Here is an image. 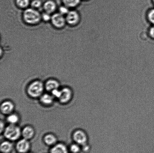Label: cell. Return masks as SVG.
<instances>
[{
	"instance_id": "cell-1",
	"label": "cell",
	"mask_w": 154,
	"mask_h": 153,
	"mask_svg": "<svg viewBox=\"0 0 154 153\" xmlns=\"http://www.w3.org/2000/svg\"><path fill=\"white\" fill-rule=\"evenodd\" d=\"M45 89V85L43 82L40 81H35L28 85L27 92L32 98H40L43 94Z\"/></svg>"
},
{
	"instance_id": "cell-2",
	"label": "cell",
	"mask_w": 154,
	"mask_h": 153,
	"mask_svg": "<svg viewBox=\"0 0 154 153\" xmlns=\"http://www.w3.org/2000/svg\"><path fill=\"white\" fill-rule=\"evenodd\" d=\"M3 133L8 140L14 141L18 140L22 136V130L17 125L10 124L5 127Z\"/></svg>"
},
{
	"instance_id": "cell-3",
	"label": "cell",
	"mask_w": 154,
	"mask_h": 153,
	"mask_svg": "<svg viewBox=\"0 0 154 153\" xmlns=\"http://www.w3.org/2000/svg\"><path fill=\"white\" fill-rule=\"evenodd\" d=\"M24 19L28 24L34 25L38 23L41 19L40 13L34 9H28L23 13Z\"/></svg>"
},
{
	"instance_id": "cell-4",
	"label": "cell",
	"mask_w": 154,
	"mask_h": 153,
	"mask_svg": "<svg viewBox=\"0 0 154 153\" xmlns=\"http://www.w3.org/2000/svg\"><path fill=\"white\" fill-rule=\"evenodd\" d=\"M73 140L76 143L79 145H84L87 144L88 137L85 132L83 130H78L75 131L73 134Z\"/></svg>"
},
{
	"instance_id": "cell-5",
	"label": "cell",
	"mask_w": 154,
	"mask_h": 153,
	"mask_svg": "<svg viewBox=\"0 0 154 153\" xmlns=\"http://www.w3.org/2000/svg\"><path fill=\"white\" fill-rule=\"evenodd\" d=\"M73 94L70 88L67 87L63 88L61 90V95L58 100L62 104H67L71 100Z\"/></svg>"
},
{
	"instance_id": "cell-6",
	"label": "cell",
	"mask_w": 154,
	"mask_h": 153,
	"mask_svg": "<svg viewBox=\"0 0 154 153\" xmlns=\"http://www.w3.org/2000/svg\"><path fill=\"white\" fill-rule=\"evenodd\" d=\"M14 104L11 101L7 100L3 102L1 106V112L4 115H9L13 113L14 110Z\"/></svg>"
},
{
	"instance_id": "cell-7",
	"label": "cell",
	"mask_w": 154,
	"mask_h": 153,
	"mask_svg": "<svg viewBox=\"0 0 154 153\" xmlns=\"http://www.w3.org/2000/svg\"><path fill=\"white\" fill-rule=\"evenodd\" d=\"M30 148V144L29 140L24 138L20 139L16 144V149L19 153H26Z\"/></svg>"
},
{
	"instance_id": "cell-8",
	"label": "cell",
	"mask_w": 154,
	"mask_h": 153,
	"mask_svg": "<svg viewBox=\"0 0 154 153\" xmlns=\"http://www.w3.org/2000/svg\"><path fill=\"white\" fill-rule=\"evenodd\" d=\"M51 19L53 25L57 28H62L65 24V19L61 13H55L52 16Z\"/></svg>"
},
{
	"instance_id": "cell-9",
	"label": "cell",
	"mask_w": 154,
	"mask_h": 153,
	"mask_svg": "<svg viewBox=\"0 0 154 153\" xmlns=\"http://www.w3.org/2000/svg\"><path fill=\"white\" fill-rule=\"evenodd\" d=\"M35 134L34 129L31 126L28 125L24 127L22 130V136L23 138L29 140L34 137Z\"/></svg>"
},
{
	"instance_id": "cell-10",
	"label": "cell",
	"mask_w": 154,
	"mask_h": 153,
	"mask_svg": "<svg viewBox=\"0 0 154 153\" xmlns=\"http://www.w3.org/2000/svg\"><path fill=\"white\" fill-rule=\"evenodd\" d=\"M60 84L58 81L51 79L47 81L45 84V89L51 93L54 90L59 89Z\"/></svg>"
},
{
	"instance_id": "cell-11",
	"label": "cell",
	"mask_w": 154,
	"mask_h": 153,
	"mask_svg": "<svg viewBox=\"0 0 154 153\" xmlns=\"http://www.w3.org/2000/svg\"><path fill=\"white\" fill-rule=\"evenodd\" d=\"M54 97L52 94L48 93L43 94L40 97L41 103L43 105L51 106L54 102Z\"/></svg>"
},
{
	"instance_id": "cell-12",
	"label": "cell",
	"mask_w": 154,
	"mask_h": 153,
	"mask_svg": "<svg viewBox=\"0 0 154 153\" xmlns=\"http://www.w3.org/2000/svg\"><path fill=\"white\" fill-rule=\"evenodd\" d=\"M66 19L68 23L70 25H75L79 20V16L76 11H71L67 13Z\"/></svg>"
},
{
	"instance_id": "cell-13",
	"label": "cell",
	"mask_w": 154,
	"mask_h": 153,
	"mask_svg": "<svg viewBox=\"0 0 154 153\" xmlns=\"http://www.w3.org/2000/svg\"><path fill=\"white\" fill-rule=\"evenodd\" d=\"M51 153H68L67 148L64 144H56L51 149Z\"/></svg>"
},
{
	"instance_id": "cell-14",
	"label": "cell",
	"mask_w": 154,
	"mask_h": 153,
	"mask_svg": "<svg viewBox=\"0 0 154 153\" xmlns=\"http://www.w3.org/2000/svg\"><path fill=\"white\" fill-rule=\"evenodd\" d=\"M44 141L46 145L48 146H54L56 144L57 139L56 136L52 134H48L44 137Z\"/></svg>"
},
{
	"instance_id": "cell-15",
	"label": "cell",
	"mask_w": 154,
	"mask_h": 153,
	"mask_svg": "<svg viewBox=\"0 0 154 153\" xmlns=\"http://www.w3.org/2000/svg\"><path fill=\"white\" fill-rule=\"evenodd\" d=\"M13 145L11 142L8 141H5L1 144V150L3 153H9L13 149Z\"/></svg>"
},
{
	"instance_id": "cell-16",
	"label": "cell",
	"mask_w": 154,
	"mask_h": 153,
	"mask_svg": "<svg viewBox=\"0 0 154 153\" xmlns=\"http://www.w3.org/2000/svg\"><path fill=\"white\" fill-rule=\"evenodd\" d=\"M56 5L55 3L52 1H47L45 3L44 5V8L46 13H51L55 11Z\"/></svg>"
},
{
	"instance_id": "cell-17",
	"label": "cell",
	"mask_w": 154,
	"mask_h": 153,
	"mask_svg": "<svg viewBox=\"0 0 154 153\" xmlns=\"http://www.w3.org/2000/svg\"><path fill=\"white\" fill-rule=\"evenodd\" d=\"M19 117L16 113H12L8 115L7 121L10 124L12 125H16L19 122Z\"/></svg>"
},
{
	"instance_id": "cell-18",
	"label": "cell",
	"mask_w": 154,
	"mask_h": 153,
	"mask_svg": "<svg viewBox=\"0 0 154 153\" xmlns=\"http://www.w3.org/2000/svg\"><path fill=\"white\" fill-rule=\"evenodd\" d=\"M63 1L66 7H72L78 5L80 0H63Z\"/></svg>"
},
{
	"instance_id": "cell-19",
	"label": "cell",
	"mask_w": 154,
	"mask_h": 153,
	"mask_svg": "<svg viewBox=\"0 0 154 153\" xmlns=\"http://www.w3.org/2000/svg\"><path fill=\"white\" fill-rule=\"evenodd\" d=\"M17 4L20 7L25 8L28 6L29 4V0H17Z\"/></svg>"
},
{
	"instance_id": "cell-20",
	"label": "cell",
	"mask_w": 154,
	"mask_h": 153,
	"mask_svg": "<svg viewBox=\"0 0 154 153\" xmlns=\"http://www.w3.org/2000/svg\"><path fill=\"white\" fill-rule=\"evenodd\" d=\"M70 149L71 151L73 153H78L80 152L81 148H80L79 145L76 143L71 145Z\"/></svg>"
},
{
	"instance_id": "cell-21",
	"label": "cell",
	"mask_w": 154,
	"mask_h": 153,
	"mask_svg": "<svg viewBox=\"0 0 154 153\" xmlns=\"http://www.w3.org/2000/svg\"><path fill=\"white\" fill-rule=\"evenodd\" d=\"M42 5V2L40 0H34L31 3V6L33 8H38Z\"/></svg>"
},
{
	"instance_id": "cell-22",
	"label": "cell",
	"mask_w": 154,
	"mask_h": 153,
	"mask_svg": "<svg viewBox=\"0 0 154 153\" xmlns=\"http://www.w3.org/2000/svg\"><path fill=\"white\" fill-rule=\"evenodd\" d=\"M51 94L55 98H57L58 99L60 95H61V90L59 89H56L51 92Z\"/></svg>"
},
{
	"instance_id": "cell-23",
	"label": "cell",
	"mask_w": 154,
	"mask_h": 153,
	"mask_svg": "<svg viewBox=\"0 0 154 153\" xmlns=\"http://www.w3.org/2000/svg\"><path fill=\"white\" fill-rule=\"evenodd\" d=\"M60 13L61 14H66V13L67 14L69 13L68 9L67 8V7H62L60 8Z\"/></svg>"
},
{
	"instance_id": "cell-24",
	"label": "cell",
	"mask_w": 154,
	"mask_h": 153,
	"mask_svg": "<svg viewBox=\"0 0 154 153\" xmlns=\"http://www.w3.org/2000/svg\"><path fill=\"white\" fill-rule=\"evenodd\" d=\"M149 18L150 22L154 24V10H151L149 13Z\"/></svg>"
},
{
	"instance_id": "cell-25",
	"label": "cell",
	"mask_w": 154,
	"mask_h": 153,
	"mask_svg": "<svg viewBox=\"0 0 154 153\" xmlns=\"http://www.w3.org/2000/svg\"><path fill=\"white\" fill-rule=\"evenodd\" d=\"M42 17L44 20L45 21H49L51 19V16L49 15V13H43L42 15Z\"/></svg>"
},
{
	"instance_id": "cell-26",
	"label": "cell",
	"mask_w": 154,
	"mask_h": 153,
	"mask_svg": "<svg viewBox=\"0 0 154 153\" xmlns=\"http://www.w3.org/2000/svg\"><path fill=\"white\" fill-rule=\"evenodd\" d=\"M5 127V125L4 123L1 121V133L4 132Z\"/></svg>"
},
{
	"instance_id": "cell-27",
	"label": "cell",
	"mask_w": 154,
	"mask_h": 153,
	"mask_svg": "<svg viewBox=\"0 0 154 153\" xmlns=\"http://www.w3.org/2000/svg\"><path fill=\"white\" fill-rule=\"evenodd\" d=\"M150 33L151 36L154 38V26L151 28Z\"/></svg>"
},
{
	"instance_id": "cell-28",
	"label": "cell",
	"mask_w": 154,
	"mask_h": 153,
	"mask_svg": "<svg viewBox=\"0 0 154 153\" xmlns=\"http://www.w3.org/2000/svg\"><path fill=\"white\" fill-rule=\"evenodd\" d=\"M153 1H154V0H153Z\"/></svg>"
}]
</instances>
